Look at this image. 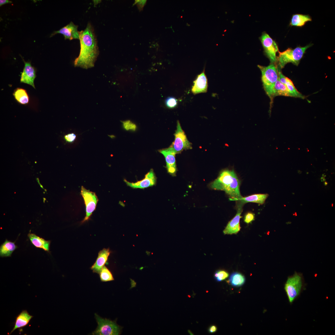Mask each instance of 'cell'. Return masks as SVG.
<instances>
[{
    "instance_id": "cell-17",
    "label": "cell",
    "mask_w": 335,
    "mask_h": 335,
    "mask_svg": "<svg viewBox=\"0 0 335 335\" xmlns=\"http://www.w3.org/2000/svg\"><path fill=\"white\" fill-rule=\"evenodd\" d=\"M28 236L31 243L35 247L49 252L50 241L46 240L33 233H29Z\"/></svg>"
},
{
    "instance_id": "cell-3",
    "label": "cell",
    "mask_w": 335,
    "mask_h": 335,
    "mask_svg": "<svg viewBox=\"0 0 335 335\" xmlns=\"http://www.w3.org/2000/svg\"><path fill=\"white\" fill-rule=\"evenodd\" d=\"M309 44L304 47H298L294 49L289 48L282 52L279 51L277 57L279 69H282L288 63H292L297 66L306 50L311 46Z\"/></svg>"
},
{
    "instance_id": "cell-33",
    "label": "cell",
    "mask_w": 335,
    "mask_h": 335,
    "mask_svg": "<svg viewBox=\"0 0 335 335\" xmlns=\"http://www.w3.org/2000/svg\"><path fill=\"white\" fill-rule=\"evenodd\" d=\"M217 328L215 325L211 326L209 328L208 331L210 333H213L216 331Z\"/></svg>"
},
{
    "instance_id": "cell-27",
    "label": "cell",
    "mask_w": 335,
    "mask_h": 335,
    "mask_svg": "<svg viewBox=\"0 0 335 335\" xmlns=\"http://www.w3.org/2000/svg\"><path fill=\"white\" fill-rule=\"evenodd\" d=\"M229 275L228 273L224 270L217 271L214 275V278L217 281H222L226 279Z\"/></svg>"
},
{
    "instance_id": "cell-30",
    "label": "cell",
    "mask_w": 335,
    "mask_h": 335,
    "mask_svg": "<svg viewBox=\"0 0 335 335\" xmlns=\"http://www.w3.org/2000/svg\"><path fill=\"white\" fill-rule=\"evenodd\" d=\"M76 135L74 133L68 134L65 136L64 138L65 141L69 143L74 142L76 138Z\"/></svg>"
},
{
    "instance_id": "cell-15",
    "label": "cell",
    "mask_w": 335,
    "mask_h": 335,
    "mask_svg": "<svg viewBox=\"0 0 335 335\" xmlns=\"http://www.w3.org/2000/svg\"><path fill=\"white\" fill-rule=\"evenodd\" d=\"M208 88V81L205 73V69L198 75L196 79L194 81L191 91L194 94L206 92Z\"/></svg>"
},
{
    "instance_id": "cell-22",
    "label": "cell",
    "mask_w": 335,
    "mask_h": 335,
    "mask_svg": "<svg viewBox=\"0 0 335 335\" xmlns=\"http://www.w3.org/2000/svg\"><path fill=\"white\" fill-rule=\"evenodd\" d=\"M13 95L16 100L21 105H27L29 101V98L26 91L22 88L18 87L14 91Z\"/></svg>"
},
{
    "instance_id": "cell-5",
    "label": "cell",
    "mask_w": 335,
    "mask_h": 335,
    "mask_svg": "<svg viewBox=\"0 0 335 335\" xmlns=\"http://www.w3.org/2000/svg\"><path fill=\"white\" fill-rule=\"evenodd\" d=\"M261 73V80L264 89L270 98L274 86L279 79V68L275 64L267 66L258 65Z\"/></svg>"
},
{
    "instance_id": "cell-7",
    "label": "cell",
    "mask_w": 335,
    "mask_h": 335,
    "mask_svg": "<svg viewBox=\"0 0 335 335\" xmlns=\"http://www.w3.org/2000/svg\"><path fill=\"white\" fill-rule=\"evenodd\" d=\"M174 135L175 139L170 147L176 154L181 153L184 150L192 149V144L188 140L179 121H177L176 129Z\"/></svg>"
},
{
    "instance_id": "cell-8",
    "label": "cell",
    "mask_w": 335,
    "mask_h": 335,
    "mask_svg": "<svg viewBox=\"0 0 335 335\" xmlns=\"http://www.w3.org/2000/svg\"><path fill=\"white\" fill-rule=\"evenodd\" d=\"M81 194L84 199L86 206V214L82 221V223H83L88 221L90 219L93 212L96 209L98 199L95 193L86 189L83 186L81 188Z\"/></svg>"
},
{
    "instance_id": "cell-32",
    "label": "cell",
    "mask_w": 335,
    "mask_h": 335,
    "mask_svg": "<svg viewBox=\"0 0 335 335\" xmlns=\"http://www.w3.org/2000/svg\"><path fill=\"white\" fill-rule=\"evenodd\" d=\"M146 2L145 0H138L135 2V4H136L139 10H141L143 9Z\"/></svg>"
},
{
    "instance_id": "cell-29",
    "label": "cell",
    "mask_w": 335,
    "mask_h": 335,
    "mask_svg": "<svg viewBox=\"0 0 335 335\" xmlns=\"http://www.w3.org/2000/svg\"><path fill=\"white\" fill-rule=\"evenodd\" d=\"M254 214L251 212H248L245 215L244 221L246 223L248 224L254 221Z\"/></svg>"
},
{
    "instance_id": "cell-28",
    "label": "cell",
    "mask_w": 335,
    "mask_h": 335,
    "mask_svg": "<svg viewBox=\"0 0 335 335\" xmlns=\"http://www.w3.org/2000/svg\"><path fill=\"white\" fill-rule=\"evenodd\" d=\"M177 103V100L173 97H169L167 98L165 103L166 106L169 108H173L175 107Z\"/></svg>"
},
{
    "instance_id": "cell-25",
    "label": "cell",
    "mask_w": 335,
    "mask_h": 335,
    "mask_svg": "<svg viewBox=\"0 0 335 335\" xmlns=\"http://www.w3.org/2000/svg\"><path fill=\"white\" fill-rule=\"evenodd\" d=\"M286 86L288 90L291 97H298L302 99L305 98L304 96L297 90L292 81L288 78L287 79Z\"/></svg>"
},
{
    "instance_id": "cell-19",
    "label": "cell",
    "mask_w": 335,
    "mask_h": 335,
    "mask_svg": "<svg viewBox=\"0 0 335 335\" xmlns=\"http://www.w3.org/2000/svg\"><path fill=\"white\" fill-rule=\"evenodd\" d=\"M279 96L291 97L286 86L280 82L278 79L274 86L270 98L272 100L275 96Z\"/></svg>"
},
{
    "instance_id": "cell-6",
    "label": "cell",
    "mask_w": 335,
    "mask_h": 335,
    "mask_svg": "<svg viewBox=\"0 0 335 335\" xmlns=\"http://www.w3.org/2000/svg\"><path fill=\"white\" fill-rule=\"evenodd\" d=\"M98 324L96 329L92 333L94 335H118L120 334L121 328L113 321L100 317L95 314Z\"/></svg>"
},
{
    "instance_id": "cell-12",
    "label": "cell",
    "mask_w": 335,
    "mask_h": 335,
    "mask_svg": "<svg viewBox=\"0 0 335 335\" xmlns=\"http://www.w3.org/2000/svg\"><path fill=\"white\" fill-rule=\"evenodd\" d=\"M23 60L24 67L21 72L20 82L29 85L35 89L34 81L36 77V69L30 62Z\"/></svg>"
},
{
    "instance_id": "cell-21",
    "label": "cell",
    "mask_w": 335,
    "mask_h": 335,
    "mask_svg": "<svg viewBox=\"0 0 335 335\" xmlns=\"http://www.w3.org/2000/svg\"><path fill=\"white\" fill-rule=\"evenodd\" d=\"M17 248L15 242H12L6 239L0 247V256L2 257H9L12 252Z\"/></svg>"
},
{
    "instance_id": "cell-9",
    "label": "cell",
    "mask_w": 335,
    "mask_h": 335,
    "mask_svg": "<svg viewBox=\"0 0 335 335\" xmlns=\"http://www.w3.org/2000/svg\"><path fill=\"white\" fill-rule=\"evenodd\" d=\"M260 39L265 54L270 60L271 63L275 64L277 62L276 53L279 51L276 43L265 32L262 34Z\"/></svg>"
},
{
    "instance_id": "cell-2",
    "label": "cell",
    "mask_w": 335,
    "mask_h": 335,
    "mask_svg": "<svg viewBox=\"0 0 335 335\" xmlns=\"http://www.w3.org/2000/svg\"><path fill=\"white\" fill-rule=\"evenodd\" d=\"M240 181L233 170H225L211 184V188L224 191L231 200L238 201L243 196L240 194Z\"/></svg>"
},
{
    "instance_id": "cell-11",
    "label": "cell",
    "mask_w": 335,
    "mask_h": 335,
    "mask_svg": "<svg viewBox=\"0 0 335 335\" xmlns=\"http://www.w3.org/2000/svg\"><path fill=\"white\" fill-rule=\"evenodd\" d=\"M243 204L239 202L237 207V213L234 217L227 224L223 233L225 234H237L240 230V220L243 211Z\"/></svg>"
},
{
    "instance_id": "cell-23",
    "label": "cell",
    "mask_w": 335,
    "mask_h": 335,
    "mask_svg": "<svg viewBox=\"0 0 335 335\" xmlns=\"http://www.w3.org/2000/svg\"><path fill=\"white\" fill-rule=\"evenodd\" d=\"M312 20L310 17L308 15L295 14L293 15L290 25L291 26L302 27L307 22Z\"/></svg>"
},
{
    "instance_id": "cell-35",
    "label": "cell",
    "mask_w": 335,
    "mask_h": 335,
    "mask_svg": "<svg viewBox=\"0 0 335 335\" xmlns=\"http://www.w3.org/2000/svg\"><path fill=\"white\" fill-rule=\"evenodd\" d=\"M101 2V0H93L94 3L95 5H97Z\"/></svg>"
},
{
    "instance_id": "cell-13",
    "label": "cell",
    "mask_w": 335,
    "mask_h": 335,
    "mask_svg": "<svg viewBox=\"0 0 335 335\" xmlns=\"http://www.w3.org/2000/svg\"><path fill=\"white\" fill-rule=\"evenodd\" d=\"M159 151L165 157L168 172L173 176H175L176 171L175 159L176 154L170 147L160 150Z\"/></svg>"
},
{
    "instance_id": "cell-4",
    "label": "cell",
    "mask_w": 335,
    "mask_h": 335,
    "mask_svg": "<svg viewBox=\"0 0 335 335\" xmlns=\"http://www.w3.org/2000/svg\"><path fill=\"white\" fill-rule=\"evenodd\" d=\"M304 287V280L302 273L295 272L288 278L284 288L290 303L299 296Z\"/></svg>"
},
{
    "instance_id": "cell-14",
    "label": "cell",
    "mask_w": 335,
    "mask_h": 335,
    "mask_svg": "<svg viewBox=\"0 0 335 335\" xmlns=\"http://www.w3.org/2000/svg\"><path fill=\"white\" fill-rule=\"evenodd\" d=\"M78 25H75L71 21L69 23L59 30L53 32L51 35V37L56 34H60L64 36L65 39L79 40V31L78 30Z\"/></svg>"
},
{
    "instance_id": "cell-31",
    "label": "cell",
    "mask_w": 335,
    "mask_h": 335,
    "mask_svg": "<svg viewBox=\"0 0 335 335\" xmlns=\"http://www.w3.org/2000/svg\"><path fill=\"white\" fill-rule=\"evenodd\" d=\"M123 127L126 129L128 128H135V125L129 120L122 122Z\"/></svg>"
},
{
    "instance_id": "cell-24",
    "label": "cell",
    "mask_w": 335,
    "mask_h": 335,
    "mask_svg": "<svg viewBox=\"0 0 335 335\" xmlns=\"http://www.w3.org/2000/svg\"><path fill=\"white\" fill-rule=\"evenodd\" d=\"M229 282L234 287H240L245 283V277L241 273L238 272L232 273L229 278Z\"/></svg>"
},
{
    "instance_id": "cell-34",
    "label": "cell",
    "mask_w": 335,
    "mask_h": 335,
    "mask_svg": "<svg viewBox=\"0 0 335 335\" xmlns=\"http://www.w3.org/2000/svg\"><path fill=\"white\" fill-rule=\"evenodd\" d=\"M12 2L9 0H0V6H1L2 5L8 3H11Z\"/></svg>"
},
{
    "instance_id": "cell-26",
    "label": "cell",
    "mask_w": 335,
    "mask_h": 335,
    "mask_svg": "<svg viewBox=\"0 0 335 335\" xmlns=\"http://www.w3.org/2000/svg\"><path fill=\"white\" fill-rule=\"evenodd\" d=\"M99 274L100 280L102 282H108L114 280L111 272L105 266L102 267Z\"/></svg>"
},
{
    "instance_id": "cell-1",
    "label": "cell",
    "mask_w": 335,
    "mask_h": 335,
    "mask_svg": "<svg viewBox=\"0 0 335 335\" xmlns=\"http://www.w3.org/2000/svg\"><path fill=\"white\" fill-rule=\"evenodd\" d=\"M80 49L79 55L74 62L75 67L87 69L93 67L99 54L97 40L91 24L79 32Z\"/></svg>"
},
{
    "instance_id": "cell-20",
    "label": "cell",
    "mask_w": 335,
    "mask_h": 335,
    "mask_svg": "<svg viewBox=\"0 0 335 335\" xmlns=\"http://www.w3.org/2000/svg\"><path fill=\"white\" fill-rule=\"evenodd\" d=\"M267 194H256L246 197H242L239 200V202L244 204L248 202H253L261 204H263L268 197Z\"/></svg>"
},
{
    "instance_id": "cell-10",
    "label": "cell",
    "mask_w": 335,
    "mask_h": 335,
    "mask_svg": "<svg viewBox=\"0 0 335 335\" xmlns=\"http://www.w3.org/2000/svg\"><path fill=\"white\" fill-rule=\"evenodd\" d=\"M124 181L127 185L133 189H144L155 185L156 177L153 169H151L145 176L142 180L136 182H131L124 179Z\"/></svg>"
},
{
    "instance_id": "cell-16",
    "label": "cell",
    "mask_w": 335,
    "mask_h": 335,
    "mask_svg": "<svg viewBox=\"0 0 335 335\" xmlns=\"http://www.w3.org/2000/svg\"><path fill=\"white\" fill-rule=\"evenodd\" d=\"M110 253L109 248H104L99 252L96 261L91 267L94 273H100L107 262Z\"/></svg>"
},
{
    "instance_id": "cell-18",
    "label": "cell",
    "mask_w": 335,
    "mask_h": 335,
    "mask_svg": "<svg viewBox=\"0 0 335 335\" xmlns=\"http://www.w3.org/2000/svg\"><path fill=\"white\" fill-rule=\"evenodd\" d=\"M33 317L26 310H22L16 317L14 327L10 334L15 330L26 326Z\"/></svg>"
}]
</instances>
